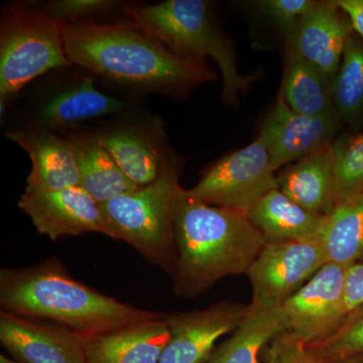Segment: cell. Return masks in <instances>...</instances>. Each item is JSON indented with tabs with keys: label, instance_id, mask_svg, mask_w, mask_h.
Here are the masks:
<instances>
[{
	"label": "cell",
	"instance_id": "6da1fadb",
	"mask_svg": "<svg viewBox=\"0 0 363 363\" xmlns=\"http://www.w3.org/2000/svg\"><path fill=\"white\" fill-rule=\"evenodd\" d=\"M64 40L71 64L138 89L178 94L217 79L206 62L179 56L133 21L64 23Z\"/></svg>",
	"mask_w": 363,
	"mask_h": 363
},
{
	"label": "cell",
	"instance_id": "7a4b0ae2",
	"mask_svg": "<svg viewBox=\"0 0 363 363\" xmlns=\"http://www.w3.org/2000/svg\"><path fill=\"white\" fill-rule=\"evenodd\" d=\"M1 310L65 327L92 337L160 319L149 311L105 295L73 278L56 257L33 266L0 271Z\"/></svg>",
	"mask_w": 363,
	"mask_h": 363
},
{
	"label": "cell",
	"instance_id": "3957f363",
	"mask_svg": "<svg viewBox=\"0 0 363 363\" xmlns=\"http://www.w3.org/2000/svg\"><path fill=\"white\" fill-rule=\"evenodd\" d=\"M173 290L193 298L217 281L245 274L266 245L247 213L212 206L182 187L175 212Z\"/></svg>",
	"mask_w": 363,
	"mask_h": 363
},
{
	"label": "cell",
	"instance_id": "277c9868",
	"mask_svg": "<svg viewBox=\"0 0 363 363\" xmlns=\"http://www.w3.org/2000/svg\"><path fill=\"white\" fill-rule=\"evenodd\" d=\"M124 13L143 32L160 40L179 56L216 62L223 79L222 101L229 107L240 104L245 93L259 77L238 70L230 40L224 35L209 4L202 0H167L157 4L124 6Z\"/></svg>",
	"mask_w": 363,
	"mask_h": 363
},
{
	"label": "cell",
	"instance_id": "5b68a950",
	"mask_svg": "<svg viewBox=\"0 0 363 363\" xmlns=\"http://www.w3.org/2000/svg\"><path fill=\"white\" fill-rule=\"evenodd\" d=\"M179 164L169 157L156 180L101 204L116 240L172 274L176 262L175 212L182 189Z\"/></svg>",
	"mask_w": 363,
	"mask_h": 363
},
{
	"label": "cell",
	"instance_id": "8992f818",
	"mask_svg": "<svg viewBox=\"0 0 363 363\" xmlns=\"http://www.w3.org/2000/svg\"><path fill=\"white\" fill-rule=\"evenodd\" d=\"M71 65L64 21L47 11L7 6L0 18V97L16 94L33 79Z\"/></svg>",
	"mask_w": 363,
	"mask_h": 363
},
{
	"label": "cell",
	"instance_id": "52a82bcc",
	"mask_svg": "<svg viewBox=\"0 0 363 363\" xmlns=\"http://www.w3.org/2000/svg\"><path fill=\"white\" fill-rule=\"evenodd\" d=\"M278 189V173L259 138L215 162L190 189L197 199L212 206L247 213L269 191Z\"/></svg>",
	"mask_w": 363,
	"mask_h": 363
},
{
	"label": "cell",
	"instance_id": "ba28073f",
	"mask_svg": "<svg viewBox=\"0 0 363 363\" xmlns=\"http://www.w3.org/2000/svg\"><path fill=\"white\" fill-rule=\"evenodd\" d=\"M327 264L321 240L266 243L247 272L255 306H281Z\"/></svg>",
	"mask_w": 363,
	"mask_h": 363
},
{
	"label": "cell",
	"instance_id": "9c48e42d",
	"mask_svg": "<svg viewBox=\"0 0 363 363\" xmlns=\"http://www.w3.org/2000/svg\"><path fill=\"white\" fill-rule=\"evenodd\" d=\"M348 267L327 262L284 303L291 335L310 344L335 330L348 314L345 301Z\"/></svg>",
	"mask_w": 363,
	"mask_h": 363
},
{
	"label": "cell",
	"instance_id": "30bf717a",
	"mask_svg": "<svg viewBox=\"0 0 363 363\" xmlns=\"http://www.w3.org/2000/svg\"><path fill=\"white\" fill-rule=\"evenodd\" d=\"M18 208L30 217L38 233L51 240L92 233L116 240L101 205L80 186L59 191L25 190Z\"/></svg>",
	"mask_w": 363,
	"mask_h": 363
},
{
	"label": "cell",
	"instance_id": "8fae6325",
	"mask_svg": "<svg viewBox=\"0 0 363 363\" xmlns=\"http://www.w3.org/2000/svg\"><path fill=\"white\" fill-rule=\"evenodd\" d=\"M339 117H312L297 113L279 94L264 118L257 138L266 147L274 172L313 152L329 147L342 130Z\"/></svg>",
	"mask_w": 363,
	"mask_h": 363
},
{
	"label": "cell",
	"instance_id": "7c38bea8",
	"mask_svg": "<svg viewBox=\"0 0 363 363\" xmlns=\"http://www.w3.org/2000/svg\"><path fill=\"white\" fill-rule=\"evenodd\" d=\"M353 33L350 16L336 0L315 1L283 40L284 51L316 67L331 86Z\"/></svg>",
	"mask_w": 363,
	"mask_h": 363
},
{
	"label": "cell",
	"instance_id": "4fadbf2b",
	"mask_svg": "<svg viewBox=\"0 0 363 363\" xmlns=\"http://www.w3.org/2000/svg\"><path fill=\"white\" fill-rule=\"evenodd\" d=\"M247 308L224 300L204 310L168 314L171 336L159 363H207L217 341L240 326Z\"/></svg>",
	"mask_w": 363,
	"mask_h": 363
},
{
	"label": "cell",
	"instance_id": "5bb4252c",
	"mask_svg": "<svg viewBox=\"0 0 363 363\" xmlns=\"http://www.w3.org/2000/svg\"><path fill=\"white\" fill-rule=\"evenodd\" d=\"M0 341L25 363H86L84 345L75 332L60 325L1 310Z\"/></svg>",
	"mask_w": 363,
	"mask_h": 363
},
{
	"label": "cell",
	"instance_id": "9a60e30c",
	"mask_svg": "<svg viewBox=\"0 0 363 363\" xmlns=\"http://www.w3.org/2000/svg\"><path fill=\"white\" fill-rule=\"evenodd\" d=\"M11 142L28 152L32 169L26 190L59 191L80 186V174L69 138L55 135L47 128L6 131Z\"/></svg>",
	"mask_w": 363,
	"mask_h": 363
},
{
	"label": "cell",
	"instance_id": "2e32d148",
	"mask_svg": "<svg viewBox=\"0 0 363 363\" xmlns=\"http://www.w3.org/2000/svg\"><path fill=\"white\" fill-rule=\"evenodd\" d=\"M167 316L92 337H80L86 363H159L171 332Z\"/></svg>",
	"mask_w": 363,
	"mask_h": 363
},
{
	"label": "cell",
	"instance_id": "e0dca14e",
	"mask_svg": "<svg viewBox=\"0 0 363 363\" xmlns=\"http://www.w3.org/2000/svg\"><path fill=\"white\" fill-rule=\"evenodd\" d=\"M278 189L310 213L321 217L330 214L337 205L331 145L281 169Z\"/></svg>",
	"mask_w": 363,
	"mask_h": 363
},
{
	"label": "cell",
	"instance_id": "ac0fdd59",
	"mask_svg": "<svg viewBox=\"0 0 363 363\" xmlns=\"http://www.w3.org/2000/svg\"><path fill=\"white\" fill-rule=\"evenodd\" d=\"M98 135L117 166L138 187L156 180L173 156L164 138L140 126L112 128Z\"/></svg>",
	"mask_w": 363,
	"mask_h": 363
},
{
	"label": "cell",
	"instance_id": "d6986e66",
	"mask_svg": "<svg viewBox=\"0 0 363 363\" xmlns=\"http://www.w3.org/2000/svg\"><path fill=\"white\" fill-rule=\"evenodd\" d=\"M247 215L266 243L320 240L324 218L310 213L279 189L262 196Z\"/></svg>",
	"mask_w": 363,
	"mask_h": 363
},
{
	"label": "cell",
	"instance_id": "ffe728a7",
	"mask_svg": "<svg viewBox=\"0 0 363 363\" xmlns=\"http://www.w3.org/2000/svg\"><path fill=\"white\" fill-rule=\"evenodd\" d=\"M290 328L283 305L250 304L240 326L214 350L207 363H259L264 348Z\"/></svg>",
	"mask_w": 363,
	"mask_h": 363
},
{
	"label": "cell",
	"instance_id": "44dd1931",
	"mask_svg": "<svg viewBox=\"0 0 363 363\" xmlns=\"http://www.w3.org/2000/svg\"><path fill=\"white\" fill-rule=\"evenodd\" d=\"M80 174V187L98 203L138 188L117 166L98 133H78L69 138Z\"/></svg>",
	"mask_w": 363,
	"mask_h": 363
},
{
	"label": "cell",
	"instance_id": "7402d4cb",
	"mask_svg": "<svg viewBox=\"0 0 363 363\" xmlns=\"http://www.w3.org/2000/svg\"><path fill=\"white\" fill-rule=\"evenodd\" d=\"M279 94L297 113L339 117L330 94V83L309 62L284 51V74Z\"/></svg>",
	"mask_w": 363,
	"mask_h": 363
},
{
	"label": "cell",
	"instance_id": "603a6c76",
	"mask_svg": "<svg viewBox=\"0 0 363 363\" xmlns=\"http://www.w3.org/2000/svg\"><path fill=\"white\" fill-rule=\"evenodd\" d=\"M124 106L121 100L98 91L94 79L86 77L50 99L40 114L48 130H61L80 121L116 113Z\"/></svg>",
	"mask_w": 363,
	"mask_h": 363
},
{
	"label": "cell",
	"instance_id": "cb8c5ba5",
	"mask_svg": "<svg viewBox=\"0 0 363 363\" xmlns=\"http://www.w3.org/2000/svg\"><path fill=\"white\" fill-rule=\"evenodd\" d=\"M320 240L327 262L345 267L363 262V193L324 216Z\"/></svg>",
	"mask_w": 363,
	"mask_h": 363
},
{
	"label": "cell",
	"instance_id": "d4e9b609",
	"mask_svg": "<svg viewBox=\"0 0 363 363\" xmlns=\"http://www.w3.org/2000/svg\"><path fill=\"white\" fill-rule=\"evenodd\" d=\"M330 94L343 128L351 133L363 130V40L355 32L346 45Z\"/></svg>",
	"mask_w": 363,
	"mask_h": 363
},
{
	"label": "cell",
	"instance_id": "484cf974",
	"mask_svg": "<svg viewBox=\"0 0 363 363\" xmlns=\"http://www.w3.org/2000/svg\"><path fill=\"white\" fill-rule=\"evenodd\" d=\"M331 152L339 204L363 193V130L338 135Z\"/></svg>",
	"mask_w": 363,
	"mask_h": 363
},
{
	"label": "cell",
	"instance_id": "4316f807",
	"mask_svg": "<svg viewBox=\"0 0 363 363\" xmlns=\"http://www.w3.org/2000/svg\"><path fill=\"white\" fill-rule=\"evenodd\" d=\"M311 354L326 363L363 352V304L351 310L326 337L306 345Z\"/></svg>",
	"mask_w": 363,
	"mask_h": 363
},
{
	"label": "cell",
	"instance_id": "83f0119b",
	"mask_svg": "<svg viewBox=\"0 0 363 363\" xmlns=\"http://www.w3.org/2000/svg\"><path fill=\"white\" fill-rule=\"evenodd\" d=\"M314 2L315 0H259L252 2V6L279 30L284 40Z\"/></svg>",
	"mask_w": 363,
	"mask_h": 363
},
{
	"label": "cell",
	"instance_id": "f1b7e54d",
	"mask_svg": "<svg viewBox=\"0 0 363 363\" xmlns=\"http://www.w3.org/2000/svg\"><path fill=\"white\" fill-rule=\"evenodd\" d=\"M116 6L118 2L111 0H58L48 4L45 11L64 23H72L86 16L111 11Z\"/></svg>",
	"mask_w": 363,
	"mask_h": 363
},
{
	"label": "cell",
	"instance_id": "f546056e",
	"mask_svg": "<svg viewBox=\"0 0 363 363\" xmlns=\"http://www.w3.org/2000/svg\"><path fill=\"white\" fill-rule=\"evenodd\" d=\"M267 363H324L317 359L306 347L286 331L269 343L264 351Z\"/></svg>",
	"mask_w": 363,
	"mask_h": 363
},
{
	"label": "cell",
	"instance_id": "4dcf8cb0",
	"mask_svg": "<svg viewBox=\"0 0 363 363\" xmlns=\"http://www.w3.org/2000/svg\"><path fill=\"white\" fill-rule=\"evenodd\" d=\"M345 301L348 312L363 304V262L348 267L346 274Z\"/></svg>",
	"mask_w": 363,
	"mask_h": 363
},
{
	"label": "cell",
	"instance_id": "1f68e13d",
	"mask_svg": "<svg viewBox=\"0 0 363 363\" xmlns=\"http://www.w3.org/2000/svg\"><path fill=\"white\" fill-rule=\"evenodd\" d=\"M350 16L354 32L363 40V0H336Z\"/></svg>",
	"mask_w": 363,
	"mask_h": 363
},
{
	"label": "cell",
	"instance_id": "d6a6232c",
	"mask_svg": "<svg viewBox=\"0 0 363 363\" xmlns=\"http://www.w3.org/2000/svg\"><path fill=\"white\" fill-rule=\"evenodd\" d=\"M326 363H363V352L347 355V357L338 358V359L331 360Z\"/></svg>",
	"mask_w": 363,
	"mask_h": 363
},
{
	"label": "cell",
	"instance_id": "836d02e7",
	"mask_svg": "<svg viewBox=\"0 0 363 363\" xmlns=\"http://www.w3.org/2000/svg\"><path fill=\"white\" fill-rule=\"evenodd\" d=\"M0 363H25L21 362L20 360H13L11 359V358L4 357V354L0 355Z\"/></svg>",
	"mask_w": 363,
	"mask_h": 363
}]
</instances>
